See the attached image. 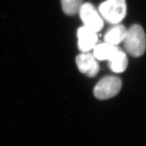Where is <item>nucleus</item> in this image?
<instances>
[{
	"mask_svg": "<svg viewBox=\"0 0 146 146\" xmlns=\"http://www.w3.org/2000/svg\"><path fill=\"white\" fill-rule=\"evenodd\" d=\"M126 51L131 56L138 57L143 56L146 49V35L143 27L134 25L127 31L124 40Z\"/></svg>",
	"mask_w": 146,
	"mask_h": 146,
	"instance_id": "1",
	"label": "nucleus"
},
{
	"mask_svg": "<svg viewBox=\"0 0 146 146\" xmlns=\"http://www.w3.org/2000/svg\"><path fill=\"white\" fill-rule=\"evenodd\" d=\"M99 9L100 14L108 23L118 24L126 15L125 0H107L100 4Z\"/></svg>",
	"mask_w": 146,
	"mask_h": 146,
	"instance_id": "2",
	"label": "nucleus"
},
{
	"mask_svg": "<svg viewBox=\"0 0 146 146\" xmlns=\"http://www.w3.org/2000/svg\"><path fill=\"white\" fill-rule=\"evenodd\" d=\"M122 87V81L116 76H107L100 80L94 88V96L99 100L111 98L118 94Z\"/></svg>",
	"mask_w": 146,
	"mask_h": 146,
	"instance_id": "3",
	"label": "nucleus"
},
{
	"mask_svg": "<svg viewBox=\"0 0 146 146\" xmlns=\"http://www.w3.org/2000/svg\"><path fill=\"white\" fill-rule=\"evenodd\" d=\"M79 12L85 26L96 33H98L103 28V20L91 4L86 3L82 4Z\"/></svg>",
	"mask_w": 146,
	"mask_h": 146,
	"instance_id": "4",
	"label": "nucleus"
},
{
	"mask_svg": "<svg viewBox=\"0 0 146 146\" xmlns=\"http://www.w3.org/2000/svg\"><path fill=\"white\" fill-rule=\"evenodd\" d=\"M76 64L79 71L88 77H94L99 71V65L94 57L90 53L81 54L76 57Z\"/></svg>",
	"mask_w": 146,
	"mask_h": 146,
	"instance_id": "5",
	"label": "nucleus"
},
{
	"mask_svg": "<svg viewBox=\"0 0 146 146\" xmlns=\"http://www.w3.org/2000/svg\"><path fill=\"white\" fill-rule=\"evenodd\" d=\"M78 46L82 52H88L94 48L98 40L96 33L87 27H81L77 31Z\"/></svg>",
	"mask_w": 146,
	"mask_h": 146,
	"instance_id": "6",
	"label": "nucleus"
},
{
	"mask_svg": "<svg viewBox=\"0 0 146 146\" xmlns=\"http://www.w3.org/2000/svg\"><path fill=\"white\" fill-rule=\"evenodd\" d=\"M93 49V56L96 59L99 60L110 61L115 56L119 49L116 47V45L106 42L96 44Z\"/></svg>",
	"mask_w": 146,
	"mask_h": 146,
	"instance_id": "7",
	"label": "nucleus"
},
{
	"mask_svg": "<svg viewBox=\"0 0 146 146\" xmlns=\"http://www.w3.org/2000/svg\"><path fill=\"white\" fill-rule=\"evenodd\" d=\"M127 31L124 26L116 24L107 31L104 36V40L106 43L117 45L124 41Z\"/></svg>",
	"mask_w": 146,
	"mask_h": 146,
	"instance_id": "8",
	"label": "nucleus"
},
{
	"mask_svg": "<svg viewBox=\"0 0 146 146\" xmlns=\"http://www.w3.org/2000/svg\"><path fill=\"white\" fill-rule=\"evenodd\" d=\"M128 59L124 52L119 49L110 60L108 61V66L110 70L116 73L124 72L127 67Z\"/></svg>",
	"mask_w": 146,
	"mask_h": 146,
	"instance_id": "9",
	"label": "nucleus"
},
{
	"mask_svg": "<svg viewBox=\"0 0 146 146\" xmlns=\"http://www.w3.org/2000/svg\"><path fill=\"white\" fill-rule=\"evenodd\" d=\"M84 0H61L63 12L66 14L72 15L79 12Z\"/></svg>",
	"mask_w": 146,
	"mask_h": 146,
	"instance_id": "10",
	"label": "nucleus"
}]
</instances>
